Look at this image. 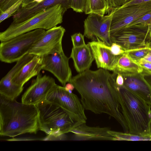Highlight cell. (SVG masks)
Wrapping results in <instances>:
<instances>
[{"label":"cell","instance_id":"obj_41","mask_svg":"<svg viewBox=\"0 0 151 151\" xmlns=\"http://www.w3.org/2000/svg\"><path fill=\"white\" fill-rule=\"evenodd\" d=\"M131 0H126L125 3H127V2H129V1H131Z\"/></svg>","mask_w":151,"mask_h":151},{"label":"cell","instance_id":"obj_29","mask_svg":"<svg viewBox=\"0 0 151 151\" xmlns=\"http://www.w3.org/2000/svg\"><path fill=\"white\" fill-rule=\"evenodd\" d=\"M106 7V13L109 12L113 8L121 6L125 2L126 0H102Z\"/></svg>","mask_w":151,"mask_h":151},{"label":"cell","instance_id":"obj_14","mask_svg":"<svg viewBox=\"0 0 151 151\" xmlns=\"http://www.w3.org/2000/svg\"><path fill=\"white\" fill-rule=\"evenodd\" d=\"M34 55L27 54L17 62L15 65L0 81V94L6 98L12 100L15 99L23 89V87L14 83L13 77L27 63L30 61Z\"/></svg>","mask_w":151,"mask_h":151},{"label":"cell","instance_id":"obj_40","mask_svg":"<svg viewBox=\"0 0 151 151\" xmlns=\"http://www.w3.org/2000/svg\"><path fill=\"white\" fill-rule=\"evenodd\" d=\"M149 34L150 37L151 38V25L149 26Z\"/></svg>","mask_w":151,"mask_h":151},{"label":"cell","instance_id":"obj_20","mask_svg":"<svg viewBox=\"0 0 151 151\" xmlns=\"http://www.w3.org/2000/svg\"><path fill=\"white\" fill-rule=\"evenodd\" d=\"M69 58L73 59L75 68L79 73L89 69L94 60L87 44L78 47H73Z\"/></svg>","mask_w":151,"mask_h":151},{"label":"cell","instance_id":"obj_37","mask_svg":"<svg viewBox=\"0 0 151 151\" xmlns=\"http://www.w3.org/2000/svg\"><path fill=\"white\" fill-rule=\"evenodd\" d=\"M142 59L151 63V49L148 53Z\"/></svg>","mask_w":151,"mask_h":151},{"label":"cell","instance_id":"obj_9","mask_svg":"<svg viewBox=\"0 0 151 151\" xmlns=\"http://www.w3.org/2000/svg\"><path fill=\"white\" fill-rule=\"evenodd\" d=\"M113 13L111 9L105 16L89 14L84 21V36L92 41L102 42L111 46L110 30Z\"/></svg>","mask_w":151,"mask_h":151},{"label":"cell","instance_id":"obj_35","mask_svg":"<svg viewBox=\"0 0 151 151\" xmlns=\"http://www.w3.org/2000/svg\"><path fill=\"white\" fill-rule=\"evenodd\" d=\"M142 73L144 79L151 86V73L143 69Z\"/></svg>","mask_w":151,"mask_h":151},{"label":"cell","instance_id":"obj_23","mask_svg":"<svg viewBox=\"0 0 151 151\" xmlns=\"http://www.w3.org/2000/svg\"><path fill=\"white\" fill-rule=\"evenodd\" d=\"M84 12L86 14H95L104 16L106 14V7L102 0H86Z\"/></svg>","mask_w":151,"mask_h":151},{"label":"cell","instance_id":"obj_27","mask_svg":"<svg viewBox=\"0 0 151 151\" xmlns=\"http://www.w3.org/2000/svg\"><path fill=\"white\" fill-rule=\"evenodd\" d=\"M84 35L80 33H76L71 36L73 47H78L86 45L84 40Z\"/></svg>","mask_w":151,"mask_h":151},{"label":"cell","instance_id":"obj_33","mask_svg":"<svg viewBox=\"0 0 151 151\" xmlns=\"http://www.w3.org/2000/svg\"><path fill=\"white\" fill-rule=\"evenodd\" d=\"M150 1H151V0H132L124 3L121 6L125 7L133 5L139 4Z\"/></svg>","mask_w":151,"mask_h":151},{"label":"cell","instance_id":"obj_7","mask_svg":"<svg viewBox=\"0 0 151 151\" xmlns=\"http://www.w3.org/2000/svg\"><path fill=\"white\" fill-rule=\"evenodd\" d=\"M46 100L60 107L74 122H86L84 108L77 95L56 84L48 93Z\"/></svg>","mask_w":151,"mask_h":151},{"label":"cell","instance_id":"obj_21","mask_svg":"<svg viewBox=\"0 0 151 151\" xmlns=\"http://www.w3.org/2000/svg\"><path fill=\"white\" fill-rule=\"evenodd\" d=\"M143 68L125 53L119 58L113 71L116 74H132L142 72Z\"/></svg>","mask_w":151,"mask_h":151},{"label":"cell","instance_id":"obj_24","mask_svg":"<svg viewBox=\"0 0 151 151\" xmlns=\"http://www.w3.org/2000/svg\"><path fill=\"white\" fill-rule=\"evenodd\" d=\"M150 49L148 47L125 51V53L137 63L144 58L149 52Z\"/></svg>","mask_w":151,"mask_h":151},{"label":"cell","instance_id":"obj_4","mask_svg":"<svg viewBox=\"0 0 151 151\" xmlns=\"http://www.w3.org/2000/svg\"><path fill=\"white\" fill-rule=\"evenodd\" d=\"M67 9L61 4L49 7L22 22H12L4 31L0 33L1 42L37 29L48 30L63 22V17Z\"/></svg>","mask_w":151,"mask_h":151},{"label":"cell","instance_id":"obj_34","mask_svg":"<svg viewBox=\"0 0 151 151\" xmlns=\"http://www.w3.org/2000/svg\"><path fill=\"white\" fill-rule=\"evenodd\" d=\"M116 74V83L117 86L120 87L123 86L124 79L120 73H117Z\"/></svg>","mask_w":151,"mask_h":151},{"label":"cell","instance_id":"obj_2","mask_svg":"<svg viewBox=\"0 0 151 151\" xmlns=\"http://www.w3.org/2000/svg\"><path fill=\"white\" fill-rule=\"evenodd\" d=\"M39 129L36 106L9 99L0 95V135L15 137L36 134Z\"/></svg>","mask_w":151,"mask_h":151},{"label":"cell","instance_id":"obj_16","mask_svg":"<svg viewBox=\"0 0 151 151\" xmlns=\"http://www.w3.org/2000/svg\"><path fill=\"white\" fill-rule=\"evenodd\" d=\"M71 0H43L39 2H32L21 6L13 15L12 22L18 23L23 22L52 6L61 4L67 9L70 8Z\"/></svg>","mask_w":151,"mask_h":151},{"label":"cell","instance_id":"obj_18","mask_svg":"<svg viewBox=\"0 0 151 151\" xmlns=\"http://www.w3.org/2000/svg\"><path fill=\"white\" fill-rule=\"evenodd\" d=\"M122 75L124 79V86L151 107V86L142 73Z\"/></svg>","mask_w":151,"mask_h":151},{"label":"cell","instance_id":"obj_30","mask_svg":"<svg viewBox=\"0 0 151 151\" xmlns=\"http://www.w3.org/2000/svg\"><path fill=\"white\" fill-rule=\"evenodd\" d=\"M19 0H0V12H4Z\"/></svg>","mask_w":151,"mask_h":151},{"label":"cell","instance_id":"obj_11","mask_svg":"<svg viewBox=\"0 0 151 151\" xmlns=\"http://www.w3.org/2000/svg\"><path fill=\"white\" fill-rule=\"evenodd\" d=\"M42 70L52 73L65 87L72 77V71L69 64V59L63 50L41 56Z\"/></svg>","mask_w":151,"mask_h":151},{"label":"cell","instance_id":"obj_5","mask_svg":"<svg viewBox=\"0 0 151 151\" xmlns=\"http://www.w3.org/2000/svg\"><path fill=\"white\" fill-rule=\"evenodd\" d=\"M38 113L39 130L48 136L55 138L64 137L74 123L59 106L46 100L36 105Z\"/></svg>","mask_w":151,"mask_h":151},{"label":"cell","instance_id":"obj_17","mask_svg":"<svg viewBox=\"0 0 151 151\" xmlns=\"http://www.w3.org/2000/svg\"><path fill=\"white\" fill-rule=\"evenodd\" d=\"M87 44L91 49L98 68L113 71L121 55H114L110 46L102 42L92 41Z\"/></svg>","mask_w":151,"mask_h":151},{"label":"cell","instance_id":"obj_15","mask_svg":"<svg viewBox=\"0 0 151 151\" xmlns=\"http://www.w3.org/2000/svg\"><path fill=\"white\" fill-rule=\"evenodd\" d=\"M86 122H74L69 132L73 134L71 140L77 141L100 140H115V138L109 134L107 127H90Z\"/></svg>","mask_w":151,"mask_h":151},{"label":"cell","instance_id":"obj_13","mask_svg":"<svg viewBox=\"0 0 151 151\" xmlns=\"http://www.w3.org/2000/svg\"><path fill=\"white\" fill-rule=\"evenodd\" d=\"M52 77L40 73L32 80L30 86L25 91L22 97L23 104L36 105L46 100L47 95L52 88L56 84Z\"/></svg>","mask_w":151,"mask_h":151},{"label":"cell","instance_id":"obj_32","mask_svg":"<svg viewBox=\"0 0 151 151\" xmlns=\"http://www.w3.org/2000/svg\"><path fill=\"white\" fill-rule=\"evenodd\" d=\"M137 63L143 69L151 73V63L141 59Z\"/></svg>","mask_w":151,"mask_h":151},{"label":"cell","instance_id":"obj_1","mask_svg":"<svg viewBox=\"0 0 151 151\" xmlns=\"http://www.w3.org/2000/svg\"><path fill=\"white\" fill-rule=\"evenodd\" d=\"M116 74L99 68L88 69L72 77L73 84L79 93L84 109L95 114H106L115 119L124 132H129L119 102Z\"/></svg>","mask_w":151,"mask_h":151},{"label":"cell","instance_id":"obj_38","mask_svg":"<svg viewBox=\"0 0 151 151\" xmlns=\"http://www.w3.org/2000/svg\"><path fill=\"white\" fill-rule=\"evenodd\" d=\"M33 0H22L21 6H26L33 1Z\"/></svg>","mask_w":151,"mask_h":151},{"label":"cell","instance_id":"obj_26","mask_svg":"<svg viewBox=\"0 0 151 151\" xmlns=\"http://www.w3.org/2000/svg\"><path fill=\"white\" fill-rule=\"evenodd\" d=\"M86 0H71L70 8L76 12H84Z\"/></svg>","mask_w":151,"mask_h":151},{"label":"cell","instance_id":"obj_19","mask_svg":"<svg viewBox=\"0 0 151 151\" xmlns=\"http://www.w3.org/2000/svg\"><path fill=\"white\" fill-rule=\"evenodd\" d=\"M42 66L41 56L35 55L15 75L13 78V83L17 85L23 86L32 78L40 73Z\"/></svg>","mask_w":151,"mask_h":151},{"label":"cell","instance_id":"obj_3","mask_svg":"<svg viewBox=\"0 0 151 151\" xmlns=\"http://www.w3.org/2000/svg\"><path fill=\"white\" fill-rule=\"evenodd\" d=\"M118 87L122 112L129 132L139 135L151 136V107L124 86Z\"/></svg>","mask_w":151,"mask_h":151},{"label":"cell","instance_id":"obj_36","mask_svg":"<svg viewBox=\"0 0 151 151\" xmlns=\"http://www.w3.org/2000/svg\"><path fill=\"white\" fill-rule=\"evenodd\" d=\"M64 87L66 91L70 93H72L73 91L75 88L73 85L70 83L66 84Z\"/></svg>","mask_w":151,"mask_h":151},{"label":"cell","instance_id":"obj_42","mask_svg":"<svg viewBox=\"0 0 151 151\" xmlns=\"http://www.w3.org/2000/svg\"><path fill=\"white\" fill-rule=\"evenodd\" d=\"M150 133L151 135V123L150 124Z\"/></svg>","mask_w":151,"mask_h":151},{"label":"cell","instance_id":"obj_31","mask_svg":"<svg viewBox=\"0 0 151 151\" xmlns=\"http://www.w3.org/2000/svg\"><path fill=\"white\" fill-rule=\"evenodd\" d=\"M111 50L115 55H120L125 53V50L119 44L113 42L110 46Z\"/></svg>","mask_w":151,"mask_h":151},{"label":"cell","instance_id":"obj_6","mask_svg":"<svg viewBox=\"0 0 151 151\" xmlns=\"http://www.w3.org/2000/svg\"><path fill=\"white\" fill-rule=\"evenodd\" d=\"M45 31V29H37L1 42L0 60L9 63L17 62L28 53L33 45L43 36Z\"/></svg>","mask_w":151,"mask_h":151},{"label":"cell","instance_id":"obj_39","mask_svg":"<svg viewBox=\"0 0 151 151\" xmlns=\"http://www.w3.org/2000/svg\"><path fill=\"white\" fill-rule=\"evenodd\" d=\"M147 47L151 49V38H150V40H149L147 44Z\"/></svg>","mask_w":151,"mask_h":151},{"label":"cell","instance_id":"obj_22","mask_svg":"<svg viewBox=\"0 0 151 151\" xmlns=\"http://www.w3.org/2000/svg\"><path fill=\"white\" fill-rule=\"evenodd\" d=\"M108 132L115 138V141H151V136L139 135L129 132H122L110 129L108 131Z\"/></svg>","mask_w":151,"mask_h":151},{"label":"cell","instance_id":"obj_8","mask_svg":"<svg viewBox=\"0 0 151 151\" xmlns=\"http://www.w3.org/2000/svg\"><path fill=\"white\" fill-rule=\"evenodd\" d=\"M149 30L148 25L141 24L124 27L110 35L111 41L125 51L147 47L150 39Z\"/></svg>","mask_w":151,"mask_h":151},{"label":"cell","instance_id":"obj_10","mask_svg":"<svg viewBox=\"0 0 151 151\" xmlns=\"http://www.w3.org/2000/svg\"><path fill=\"white\" fill-rule=\"evenodd\" d=\"M113 11L110 30V35L151 11V1L125 7L112 8Z\"/></svg>","mask_w":151,"mask_h":151},{"label":"cell","instance_id":"obj_12","mask_svg":"<svg viewBox=\"0 0 151 151\" xmlns=\"http://www.w3.org/2000/svg\"><path fill=\"white\" fill-rule=\"evenodd\" d=\"M65 32V29L61 26H56L47 30L33 45L28 53L42 56L63 50L62 40Z\"/></svg>","mask_w":151,"mask_h":151},{"label":"cell","instance_id":"obj_25","mask_svg":"<svg viewBox=\"0 0 151 151\" xmlns=\"http://www.w3.org/2000/svg\"><path fill=\"white\" fill-rule=\"evenodd\" d=\"M22 0H19L17 3L3 12H0V23L14 15L19 10Z\"/></svg>","mask_w":151,"mask_h":151},{"label":"cell","instance_id":"obj_28","mask_svg":"<svg viewBox=\"0 0 151 151\" xmlns=\"http://www.w3.org/2000/svg\"><path fill=\"white\" fill-rule=\"evenodd\" d=\"M139 24L151 25V11L133 21L127 27Z\"/></svg>","mask_w":151,"mask_h":151}]
</instances>
